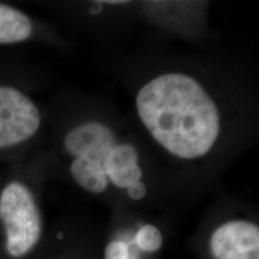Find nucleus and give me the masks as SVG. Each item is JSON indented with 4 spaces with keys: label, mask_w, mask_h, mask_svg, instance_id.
Masks as SVG:
<instances>
[{
    "label": "nucleus",
    "mask_w": 259,
    "mask_h": 259,
    "mask_svg": "<svg viewBox=\"0 0 259 259\" xmlns=\"http://www.w3.org/2000/svg\"><path fill=\"white\" fill-rule=\"evenodd\" d=\"M0 221L4 226L6 252L12 258L30 253L41 240V211L30 189L21 181H11L0 193Z\"/></svg>",
    "instance_id": "3"
},
{
    "label": "nucleus",
    "mask_w": 259,
    "mask_h": 259,
    "mask_svg": "<svg viewBox=\"0 0 259 259\" xmlns=\"http://www.w3.org/2000/svg\"><path fill=\"white\" fill-rule=\"evenodd\" d=\"M102 4H126V2H102Z\"/></svg>",
    "instance_id": "8"
},
{
    "label": "nucleus",
    "mask_w": 259,
    "mask_h": 259,
    "mask_svg": "<svg viewBox=\"0 0 259 259\" xmlns=\"http://www.w3.org/2000/svg\"><path fill=\"white\" fill-rule=\"evenodd\" d=\"M135 109L151 141L168 156L199 162L215 153L225 131L221 106L202 80L167 71L137 90Z\"/></svg>",
    "instance_id": "1"
},
{
    "label": "nucleus",
    "mask_w": 259,
    "mask_h": 259,
    "mask_svg": "<svg viewBox=\"0 0 259 259\" xmlns=\"http://www.w3.org/2000/svg\"><path fill=\"white\" fill-rule=\"evenodd\" d=\"M31 19L14 6L0 3V45L17 44L32 35Z\"/></svg>",
    "instance_id": "6"
},
{
    "label": "nucleus",
    "mask_w": 259,
    "mask_h": 259,
    "mask_svg": "<svg viewBox=\"0 0 259 259\" xmlns=\"http://www.w3.org/2000/svg\"><path fill=\"white\" fill-rule=\"evenodd\" d=\"M132 242L143 253H157L163 246V234L156 226L147 223L137 229L132 236Z\"/></svg>",
    "instance_id": "7"
},
{
    "label": "nucleus",
    "mask_w": 259,
    "mask_h": 259,
    "mask_svg": "<svg viewBox=\"0 0 259 259\" xmlns=\"http://www.w3.org/2000/svg\"><path fill=\"white\" fill-rule=\"evenodd\" d=\"M63 147L70 157V176L82 190L100 196L113 185L134 202L147 197L138 149L120 141L105 121L89 119L72 125L64 136Z\"/></svg>",
    "instance_id": "2"
},
{
    "label": "nucleus",
    "mask_w": 259,
    "mask_h": 259,
    "mask_svg": "<svg viewBox=\"0 0 259 259\" xmlns=\"http://www.w3.org/2000/svg\"><path fill=\"white\" fill-rule=\"evenodd\" d=\"M41 112L27 94L0 85V149L30 139L41 126Z\"/></svg>",
    "instance_id": "4"
},
{
    "label": "nucleus",
    "mask_w": 259,
    "mask_h": 259,
    "mask_svg": "<svg viewBox=\"0 0 259 259\" xmlns=\"http://www.w3.org/2000/svg\"><path fill=\"white\" fill-rule=\"evenodd\" d=\"M210 259H259V227L247 219H229L208 238Z\"/></svg>",
    "instance_id": "5"
}]
</instances>
